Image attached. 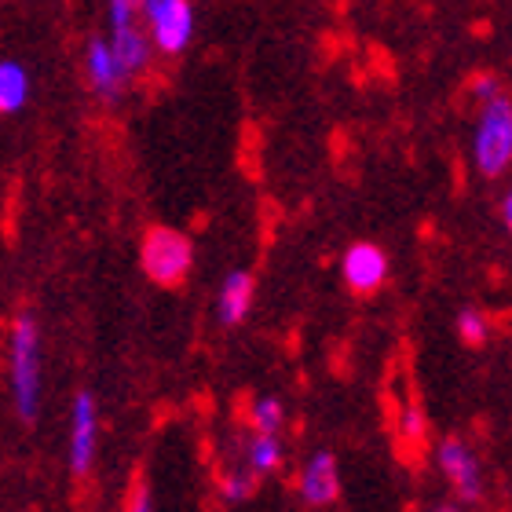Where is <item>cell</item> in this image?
Returning a JSON list of instances; mask_svg holds the SVG:
<instances>
[{"mask_svg": "<svg viewBox=\"0 0 512 512\" xmlns=\"http://www.w3.org/2000/svg\"><path fill=\"white\" fill-rule=\"evenodd\" d=\"M454 333L461 337V344L483 348V344L491 341V322H487V315L480 308H461L458 319H454Z\"/></svg>", "mask_w": 512, "mask_h": 512, "instance_id": "16", "label": "cell"}, {"mask_svg": "<svg viewBox=\"0 0 512 512\" xmlns=\"http://www.w3.org/2000/svg\"><path fill=\"white\" fill-rule=\"evenodd\" d=\"M256 297V278L249 271H231L224 278V286L216 293V319L220 326H242L246 315L253 311Z\"/></svg>", "mask_w": 512, "mask_h": 512, "instance_id": "10", "label": "cell"}, {"mask_svg": "<svg viewBox=\"0 0 512 512\" xmlns=\"http://www.w3.org/2000/svg\"><path fill=\"white\" fill-rule=\"evenodd\" d=\"M30 99V74L15 59H0V114H15Z\"/></svg>", "mask_w": 512, "mask_h": 512, "instance_id": "13", "label": "cell"}, {"mask_svg": "<svg viewBox=\"0 0 512 512\" xmlns=\"http://www.w3.org/2000/svg\"><path fill=\"white\" fill-rule=\"evenodd\" d=\"M436 465H439V476L447 480V487L454 491V502L461 505H476L483 502V494H487V480H483V461L476 454L465 436H443L436 443Z\"/></svg>", "mask_w": 512, "mask_h": 512, "instance_id": "4", "label": "cell"}, {"mask_svg": "<svg viewBox=\"0 0 512 512\" xmlns=\"http://www.w3.org/2000/svg\"><path fill=\"white\" fill-rule=\"evenodd\" d=\"M472 169L480 180H502L512 169V96L502 92L498 99L476 110L472 125Z\"/></svg>", "mask_w": 512, "mask_h": 512, "instance_id": "1", "label": "cell"}, {"mask_svg": "<svg viewBox=\"0 0 512 512\" xmlns=\"http://www.w3.org/2000/svg\"><path fill=\"white\" fill-rule=\"evenodd\" d=\"M425 512H461V502H436V505H428Z\"/></svg>", "mask_w": 512, "mask_h": 512, "instance_id": "21", "label": "cell"}, {"mask_svg": "<svg viewBox=\"0 0 512 512\" xmlns=\"http://www.w3.org/2000/svg\"><path fill=\"white\" fill-rule=\"evenodd\" d=\"M8 366H11V395H15L19 417L22 421H33L37 406H41V333H37L33 315H19L15 326H11Z\"/></svg>", "mask_w": 512, "mask_h": 512, "instance_id": "2", "label": "cell"}, {"mask_svg": "<svg viewBox=\"0 0 512 512\" xmlns=\"http://www.w3.org/2000/svg\"><path fill=\"white\" fill-rule=\"evenodd\" d=\"M282 461H286V447H282V439L278 436L253 432V436L246 439V465L260 476V480L282 469Z\"/></svg>", "mask_w": 512, "mask_h": 512, "instance_id": "12", "label": "cell"}, {"mask_svg": "<svg viewBox=\"0 0 512 512\" xmlns=\"http://www.w3.org/2000/svg\"><path fill=\"white\" fill-rule=\"evenodd\" d=\"M388 271H392L388 253H384L381 246H374V242H355V246H348L341 256V278L355 297L377 293V289L388 282Z\"/></svg>", "mask_w": 512, "mask_h": 512, "instance_id": "6", "label": "cell"}, {"mask_svg": "<svg viewBox=\"0 0 512 512\" xmlns=\"http://www.w3.org/2000/svg\"><path fill=\"white\" fill-rule=\"evenodd\" d=\"M150 41L161 55H180L194 37V8L191 0H165L147 15Z\"/></svg>", "mask_w": 512, "mask_h": 512, "instance_id": "7", "label": "cell"}, {"mask_svg": "<svg viewBox=\"0 0 512 512\" xmlns=\"http://www.w3.org/2000/svg\"><path fill=\"white\" fill-rule=\"evenodd\" d=\"M297 494L308 509H330L341 498V465L333 450H315L308 461L300 465L297 476Z\"/></svg>", "mask_w": 512, "mask_h": 512, "instance_id": "5", "label": "cell"}, {"mask_svg": "<svg viewBox=\"0 0 512 512\" xmlns=\"http://www.w3.org/2000/svg\"><path fill=\"white\" fill-rule=\"evenodd\" d=\"M256 483H260V476H256L246 461H242L238 469L224 472V480H220V491H224L227 502H246V498H253Z\"/></svg>", "mask_w": 512, "mask_h": 512, "instance_id": "17", "label": "cell"}, {"mask_svg": "<svg viewBox=\"0 0 512 512\" xmlns=\"http://www.w3.org/2000/svg\"><path fill=\"white\" fill-rule=\"evenodd\" d=\"M85 74H88V85L96 92L103 103H118L125 85L132 77L125 74V66H121L118 52H114V44L103 41V37H92L85 48Z\"/></svg>", "mask_w": 512, "mask_h": 512, "instance_id": "8", "label": "cell"}, {"mask_svg": "<svg viewBox=\"0 0 512 512\" xmlns=\"http://www.w3.org/2000/svg\"><path fill=\"white\" fill-rule=\"evenodd\" d=\"M498 220H502L505 235L512 238V183L505 187L502 194H498Z\"/></svg>", "mask_w": 512, "mask_h": 512, "instance_id": "20", "label": "cell"}, {"mask_svg": "<svg viewBox=\"0 0 512 512\" xmlns=\"http://www.w3.org/2000/svg\"><path fill=\"white\" fill-rule=\"evenodd\" d=\"M110 44H114V52H118L128 77H139L150 66V48H154V41L143 37L139 26L136 30H125V33H110Z\"/></svg>", "mask_w": 512, "mask_h": 512, "instance_id": "14", "label": "cell"}, {"mask_svg": "<svg viewBox=\"0 0 512 512\" xmlns=\"http://www.w3.org/2000/svg\"><path fill=\"white\" fill-rule=\"evenodd\" d=\"M128 512H154L150 509V491L143 480H136L132 483V491H128Z\"/></svg>", "mask_w": 512, "mask_h": 512, "instance_id": "19", "label": "cell"}, {"mask_svg": "<svg viewBox=\"0 0 512 512\" xmlns=\"http://www.w3.org/2000/svg\"><path fill=\"white\" fill-rule=\"evenodd\" d=\"M139 264L143 275L158 286H180L194 267V246L191 238L176 227H150L139 242Z\"/></svg>", "mask_w": 512, "mask_h": 512, "instance_id": "3", "label": "cell"}, {"mask_svg": "<svg viewBox=\"0 0 512 512\" xmlns=\"http://www.w3.org/2000/svg\"><path fill=\"white\" fill-rule=\"evenodd\" d=\"M395 439H399V447L406 450H421L428 443V414L425 406L417 403V399H399L395 403Z\"/></svg>", "mask_w": 512, "mask_h": 512, "instance_id": "11", "label": "cell"}, {"mask_svg": "<svg viewBox=\"0 0 512 512\" xmlns=\"http://www.w3.org/2000/svg\"><path fill=\"white\" fill-rule=\"evenodd\" d=\"M96 399L88 392H77L74 399V417H70V472L74 476H88L92 461H96Z\"/></svg>", "mask_w": 512, "mask_h": 512, "instance_id": "9", "label": "cell"}, {"mask_svg": "<svg viewBox=\"0 0 512 512\" xmlns=\"http://www.w3.org/2000/svg\"><path fill=\"white\" fill-rule=\"evenodd\" d=\"M249 428L253 432H267V436H278L286 428V406L278 395H260L249 403Z\"/></svg>", "mask_w": 512, "mask_h": 512, "instance_id": "15", "label": "cell"}, {"mask_svg": "<svg viewBox=\"0 0 512 512\" xmlns=\"http://www.w3.org/2000/svg\"><path fill=\"white\" fill-rule=\"evenodd\" d=\"M505 92V81L498 74H476L469 81V96L476 99V103H491V99H498Z\"/></svg>", "mask_w": 512, "mask_h": 512, "instance_id": "18", "label": "cell"}]
</instances>
